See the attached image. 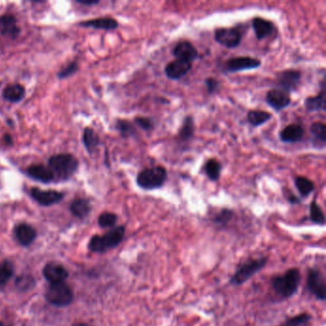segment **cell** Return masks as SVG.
<instances>
[{
  "instance_id": "1",
  "label": "cell",
  "mask_w": 326,
  "mask_h": 326,
  "mask_svg": "<svg viewBox=\"0 0 326 326\" xmlns=\"http://www.w3.org/2000/svg\"><path fill=\"white\" fill-rule=\"evenodd\" d=\"M301 273L298 268H290L284 274L272 278V289L281 299H288L298 293L301 283Z\"/></svg>"
},
{
  "instance_id": "2",
  "label": "cell",
  "mask_w": 326,
  "mask_h": 326,
  "mask_svg": "<svg viewBox=\"0 0 326 326\" xmlns=\"http://www.w3.org/2000/svg\"><path fill=\"white\" fill-rule=\"evenodd\" d=\"M269 257H261L257 258H249L245 262L240 264L235 274L229 278V284L240 286L250 280L255 275L259 273L268 263Z\"/></svg>"
},
{
  "instance_id": "3",
  "label": "cell",
  "mask_w": 326,
  "mask_h": 326,
  "mask_svg": "<svg viewBox=\"0 0 326 326\" xmlns=\"http://www.w3.org/2000/svg\"><path fill=\"white\" fill-rule=\"evenodd\" d=\"M125 235V226L114 227L104 236H94L91 237L88 247L92 252L104 253L119 246L123 242Z\"/></svg>"
},
{
  "instance_id": "4",
  "label": "cell",
  "mask_w": 326,
  "mask_h": 326,
  "mask_svg": "<svg viewBox=\"0 0 326 326\" xmlns=\"http://www.w3.org/2000/svg\"><path fill=\"white\" fill-rule=\"evenodd\" d=\"M167 179V168L163 166H156L141 170L137 175L136 183L144 190H154L163 187Z\"/></svg>"
},
{
  "instance_id": "5",
  "label": "cell",
  "mask_w": 326,
  "mask_h": 326,
  "mask_svg": "<svg viewBox=\"0 0 326 326\" xmlns=\"http://www.w3.org/2000/svg\"><path fill=\"white\" fill-rule=\"evenodd\" d=\"M49 168L55 176L66 180L75 174L79 167V161L69 153H61L52 156L48 161Z\"/></svg>"
},
{
  "instance_id": "6",
  "label": "cell",
  "mask_w": 326,
  "mask_h": 326,
  "mask_svg": "<svg viewBox=\"0 0 326 326\" xmlns=\"http://www.w3.org/2000/svg\"><path fill=\"white\" fill-rule=\"evenodd\" d=\"M46 299L53 305L64 307L69 305L74 299V293L69 285L64 282L51 283L45 294Z\"/></svg>"
},
{
  "instance_id": "7",
  "label": "cell",
  "mask_w": 326,
  "mask_h": 326,
  "mask_svg": "<svg viewBox=\"0 0 326 326\" xmlns=\"http://www.w3.org/2000/svg\"><path fill=\"white\" fill-rule=\"evenodd\" d=\"M306 287L313 297L320 301L326 300L325 278L317 268H309L307 272Z\"/></svg>"
},
{
  "instance_id": "8",
  "label": "cell",
  "mask_w": 326,
  "mask_h": 326,
  "mask_svg": "<svg viewBox=\"0 0 326 326\" xmlns=\"http://www.w3.org/2000/svg\"><path fill=\"white\" fill-rule=\"evenodd\" d=\"M215 42L226 48L237 47L242 41V34L239 29L217 28L215 31Z\"/></svg>"
},
{
  "instance_id": "9",
  "label": "cell",
  "mask_w": 326,
  "mask_h": 326,
  "mask_svg": "<svg viewBox=\"0 0 326 326\" xmlns=\"http://www.w3.org/2000/svg\"><path fill=\"white\" fill-rule=\"evenodd\" d=\"M301 72L296 69H285L280 71L277 76L278 88L288 92L289 94L298 89L301 80Z\"/></svg>"
},
{
  "instance_id": "10",
  "label": "cell",
  "mask_w": 326,
  "mask_h": 326,
  "mask_svg": "<svg viewBox=\"0 0 326 326\" xmlns=\"http://www.w3.org/2000/svg\"><path fill=\"white\" fill-rule=\"evenodd\" d=\"M261 66V62L252 56H235L225 63V70L229 73H236L246 70L257 69Z\"/></svg>"
},
{
  "instance_id": "11",
  "label": "cell",
  "mask_w": 326,
  "mask_h": 326,
  "mask_svg": "<svg viewBox=\"0 0 326 326\" xmlns=\"http://www.w3.org/2000/svg\"><path fill=\"white\" fill-rule=\"evenodd\" d=\"M266 103L276 111H281L291 104V96L280 88H274L266 94Z\"/></svg>"
},
{
  "instance_id": "12",
  "label": "cell",
  "mask_w": 326,
  "mask_h": 326,
  "mask_svg": "<svg viewBox=\"0 0 326 326\" xmlns=\"http://www.w3.org/2000/svg\"><path fill=\"white\" fill-rule=\"evenodd\" d=\"M191 68H193L191 62L187 60L176 59L166 65L165 74L167 79L177 81L182 79L183 76H186Z\"/></svg>"
},
{
  "instance_id": "13",
  "label": "cell",
  "mask_w": 326,
  "mask_h": 326,
  "mask_svg": "<svg viewBox=\"0 0 326 326\" xmlns=\"http://www.w3.org/2000/svg\"><path fill=\"white\" fill-rule=\"evenodd\" d=\"M31 196L34 200L37 202L42 206H51L62 201L64 197L63 193H60L54 189L43 190L39 187H33L31 189Z\"/></svg>"
},
{
  "instance_id": "14",
  "label": "cell",
  "mask_w": 326,
  "mask_h": 326,
  "mask_svg": "<svg viewBox=\"0 0 326 326\" xmlns=\"http://www.w3.org/2000/svg\"><path fill=\"white\" fill-rule=\"evenodd\" d=\"M172 56L194 63L199 57V52L188 41H181L172 49Z\"/></svg>"
},
{
  "instance_id": "15",
  "label": "cell",
  "mask_w": 326,
  "mask_h": 326,
  "mask_svg": "<svg viewBox=\"0 0 326 326\" xmlns=\"http://www.w3.org/2000/svg\"><path fill=\"white\" fill-rule=\"evenodd\" d=\"M304 128L298 124L287 125L279 132V140L285 144H295L301 142L304 137Z\"/></svg>"
},
{
  "instance_id": "16",
  "label": "cell",
  "mask_w": 326,
  "mask_h": 326,
  "mask_svg": "<svg viewBox=\"0 0 326 326\" xmlns=\"http://www.w3.org/2000/svg\"><path fill=\"white\" fill-rule=\"evenodd\" d=\"M43 277L51 283L63 282L68 278V272L60 264L48 263L43 268Z\"/></svg>"
},
{
  "instance_id": "17",
  "label": "cell",
  "mask_w": 326,
  "mask_h": 326,
  "mask_svg": "<svg viewBox=\"0 0 326 326\" xmlns=\"http://www.w3.org/2000/svg\"><path fill=\"white\" fill-rule=\"evenodd\" d=\"M0 33L10 39H16L20 35L21 28L13 14H4L0 16Z\"/></svg>"
},
{
  "instance_id": "18",
  "label": "cell",
  "mask_w": 326,
  "mask_h": 326,
  "mask_svg": "<svg viewBox=\"0 0 326 326\" xmlns=\"http://www.w3.org/2000/svg\"><path fill=\"white\" fill-rule=\"evenodd\" d=\"M255 35L258 41H262L264 39L273 35L276 31L275 24L270 21H267L260 16H257L252 22Z\"/></svg>"
},
{
  "instance_id": "19",
  "label": "cell",
  "mask_w": 326,
  "mask_h": 326,
  "mask_svg": "<svg viewBox=\"0 0 326 326\" xmlns=\"http://www.w3.org/2000/svg\"><path fill=\"white\" fill-rule=\"evenodd\" d=\"M26 174H28L29 177H31L32 179L40 181L45 184L50 183L55 179V175L49 167H45L41 164L30 166L26 169Z\"/></svg>"
},
{
  "instance_id": "20",
  "label": "cell",
  "mask_w": 326,
  "mask_h": 326,
  "mask_svg": "<svg viewBox=\"0 0 326 326\" xmlns=\"http://www.w3.org/2000/svg\"><path fill=\"white\" fill-rule=\"evenodd\" d=\"M14 236L21 245L29 246L34 242L36 237V232L31 225L22 223L14 228Z\"/></svg>"
},
{
  "instance_id": "21",
  "label": "cell",
  "mask_w": 326,
  "mask_h": 326,
  "mask_svg": "<svg viewBox=\"0 0 326 326\" xmlns=\"http://www.w3.org/2000/svg\"><path fill=\"white\" fill-rule=\"evenodd\" d=\"M81 26L83 27H90V28L99 29V30H106V31H112L119 27V22L113 17H99L95 20L90 21H83L80 23Z\"/></svg>"
},
{
  "instance_id": "22",
  "label": "cell",
  "mask_w": 326,
  "mask_h": 326,
  "mask_svg": "<svg viewBox=\"0 0 326 326\" xmlns=\"http://www.w3.org/2000/svg\"><path fill=\"white\" fill-rule=\"evenodd\" d=\"M321 86H322V88H321V91L319 92V95L313 96V97L306 98L305 102H304V106H305L307 111H325L326 99L324 80L322 82Z\"/></svg>"
},
{
  "instance_id": "23",
  "label": "cell",
  "mask_w": 326,
  "mask_h": 326,
  "mask_svg": "<svg viewBox=\"0 0 326 326\" xmlns=\"http://www.w3.org/2000/svg\"><path fill=\"white\" fill-rule=\"evenodd\" d=\"M326 126L323 123L316 122L310 126V133L312 135L313 146L317 148H324L326 143Z\"/></svg>"
},
{
  "instance_id": "24",
  "label": "cell",
  "mask_w": 326,
  "mask_h": 326,
  "mask_svg": "<svg viewBox=\"0 0 326 326\" xmlns=\"http://www.w3.org/2000/svg\"><path fill=\"white\" fill-rule=\"evenodd\" d=\"M195 132V118L190 115H187L183 120V124L178 132L177 138L181 142H188L193 139Z\"/></svg>"
},
{
  "instance_id": "25",
  "label": "cell",
  "mask_w": 326,
  "mask_h": 326,
  "mask_svg": "<svg viewBox=\"0 0 326 326\" xmlns=\"http://www.w3.org/2000/svg\"><path fill=\"white\" fill-rule=\"evenodd\" d=\"M3 98L11 103H18L25 97V88L20 84H9L3 90Z\"/></svg>"
},
{
  "instance_id": "26",
  "label": "cell",
  "mask_w": 326,
  "mask_h": 326,
  "mask_svg": "<svg viewBox=\"0 0 326 326\" xmlns=\"http://www.w3.org/2000/svg\"><path fill=\"white\" fill-rule=\"evenodd\" d=\"M70 210L79 218H84L90 214V202L84 198H76L70 205Z\"/></svg>"
},
{
  "instance_id": "27",
  "label": "cell",
  "mask_w": 326,
  "mask_h": 326,
  "mask_svg": "<svg viewBox=\"0 0 326 326\" xmlns=\"http://www.w3.org/2000/svg\"><path fill=\"white\" fill-rule=\"evenodd\" d=\"M203 170H204L205 174L208 176L209 180L216 182L220 178L221 171H222V164L218 160L215 159V158L208 159L205 163V165L203 167Z\"/></svg>"
},
{
  "instance_id": "28",
  "label": "cell",
  "mask_w": 326,
  "mask_h": 326,
  "mask_svg": "<svg viewBox=\"0 0 326 326\" xmlns=\"http://www.w3.org/2000/svg\"><path fill=\"white\" fill-rule=\"evenodd\" d=\"M295 186L302 198H306L315 190V184L305 176H297L295 178Z\"/></svg>"
},
{
  "instance_id": "29",
  "label": "cell",
  "mask_w": 326,
  "mask_h": 326,
  "mask_svg": "<svg viewBox=\"0 0 326 326\" xmlns=\"http://www.w3.org/2000/svg\"><path fill=\"white\" fill-rule=\"evenodd\" d=\"M272 118H273V115L270 112L263 111V110H250L247 114L248 123L255 127L266 124Z\"/></svg>"
},
{
  "instance_id": "30",
  "label": "cell",
  "mask_w": 326,
  "mask_h": 326,
  "mask_svg": "<svg viewBox=\"0 0 326 326\" xmlns=\"http://www.w3.org/2000/svg\"><path fill=\"white\" fill-rule=\"evenodd\" d=\"M83 142L84 146L89 153H93L97 148L100 144V138L98 136L97 133L94 131L90 127L84 128V134H83Z\"/></svg>"
},
{
  "instance_id": "31",
  "label": "cell",
  "mask_w": 326,
  "mask_h": 326,
  "mask_svg": "<svg viewBox=\"0 0 326 326\" xmlns=\"http://www.w3.org/2000/svg\"><path fill=\"white\" fill-rule=\"evenodd\" d=\"M309 219L316 225H325V215L316 200H313L309 205Z\"/></svg>"
},
{
  "instance_id": "32",
  "label": "cell",
  "mask_w": 326,
  "mask_h": 326,
  "mask_svg": "<svg viewBox=\"0 0 326 326\" xmlns=\"http://www.w3.org/2000/svg\"><path fill=\"white\" fill-rule=\"evenodd\" d=\"M235 217V212L232 208H224L213 218V223L220 229L226 228Z\"/></svg>"
},
{
  "instance_id": "33",
  "label": "cell",
  "mask_w": 326,
  "mask_h": 326,
  "mask_svg": "<svg viewBox=\"0 0 326 326\" xmlns=\"http://www.w3.org/2000/svg\"><path fill=\"white\" fill-rule=\"evenodd\" d=\"M116 128L123 138H131L137 136V129L129 121L117 120Z\"/></svg>"
},
{
  "instance_id": "34",
  "label": "cell",
  "mask_w": 326,
  "mask_h": 326,
  "mask_svg": "<svg viewBox=\"0 0 326 326\" xmlns=\"http://www.w3.org/2000/svg\"><path fill=\"white\" fill-rule=\"evenodd\" d=\"M313 317L309 313H300L291 318L286 319L283 326H306L312 320Z\"/></svg>"
},
{
  "instance_id": "35",
  "label": "cell",
  "mask_w": 326,
  "mask_h": 326,
  "mask_svg": "<svg viewBox=\"0 0 326 326\" xmlns=\"http://www.w3.org/2000/svg\"><path fill=\"white\" fill-rule=\"evenodd\" d=\"M14 275V266L10 261L0 263V289L7 283Z\"/></svg>"
},
{
  "instance_id": "36",
  "label": "cell",
  "mask_w": 326,
  "mask_h": 326,
  "mask_svg": "<svg viewBox=\"0 0 326 326\" xmlns=\"http://www.w3.org/2000/svg\"><path fill=\"white\" fill-rule=\"evenodd\" d=\"M118 221V216L113 213L105 212L99 216L98 224L102 228H114Z\"/></svg>"
},
{
  "instance_id": "37",
  "label": "cell",
  "mask_w": 326,
  "mask_h": 326,
  "mask_svg": "<svg viewBox=\"0 0 326 326\" xmlns=\"http://www.w3.org/2000/svg\"><path fill=\"white\" fill-rule=\"evenodd\" d=\"M134 123H135V125H138L140 128H142L144 131H152L155 127L152 119L148 118V117L137 116L134 119Z\"/></svg>"
},
{
  "instance_id": "38",
  "label": "cell",
  "mask_w": 326,
  "mask_h": 326,
  "mask_svg": "<svg viewBox=\"0 0 326 326\" xmlns=\"http://www.w3.org/2000/svg\"><path fill=\"white\" fill-rule=\"evenodd\" d=\"M78 68H79L78 63H69L66 67H64L63 69L61 70V71L59 72L57 76H59L60 79H66V78H68V76L74 75V74L76 73V71H78Z\"/></svg>"
},
{
  "instance_id": "39",
  "label": "cell",
  "mask_w": 326,
  "mask_h": 326,
  "mask_svg": "<svg viewBox=\"0 0 326 326\" xmlns=\"http://www.w3.org/2000/svg\"><path fill=\"white\" fill-rule=\"evenodd\" d=\"M205 85L207 87V91H208V94L213 95V94H215L216 91L218 90V88L220 86V83L215 78L210 76V78H207L205 80Z\"/></svg>"
},
{
  "instance_id": "40",
  "label": "cell",
  "mask_w": 326,
  "mask_h": 326,
  "mask_svg": "<svg viewBox=\"0 0 326 326\" xmlns=\"http://www.w3.org/2000/svg\"><path fill=\"white\" fill-rule=\"evenodd\" d=\"M284 196L286 200L289 202L292 205H296V204H300L301 200L298 198V196L294 195L290 189H287L284 191Z\"/></svg>"
},
{
  "instance_id": "41",
  "label": "cell",
  "mask_w": 326,
  "mask_h": 326,
  "mask_svg": "<svg viewBox=\"0 0 326 326\" xmlns=\"http://www.w3.org/2000/svg\"><path fill=\"white\" fill-rule=\"evenodd\" d=\"M99 0H76V3L84 5V6H92V5H97L99 4Z\"/></svg>"
},
{
  "instance_id": "42",
  "label": "cell",
  "mask_w": 326,
  "mask_h": 326,
  "mask_svg": "<svg viewBox=\"0 0 326 326\" xmlns=\"http://www.w3.org/2000/svg\"><path fill=\"white\" fill-rule=\"evenodd\" d=\"M3 140H4V142L6 143V145H8V146H11V145L13 144V139H12V136H11V135H9V134L4 135Z\"/></svg>"
}]
</instances>
